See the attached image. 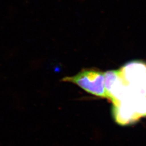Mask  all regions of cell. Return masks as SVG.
<instances>
[{"label": "cell", "instance_id": "cell-1", "mask_svg": "<svg viewBox=\"0 0 146 146\" xmlns=\"http://www.w3.org/2000/svg\"><path fill=\"white\" fill-rule=\"evenodd\" d=\"M107 99L113 104L115 121L127 125L146 117V63L133 61L104 73Z\"/></svg>", "mask_w": 146, "mask_h": 146}, {"label": "cell", "instance_id": "cell-2", "mask_svg": "<svg viewBox=\"0 0 146 146\" xmlns=\"http://www.w3.org/2000/svg\"><path fill=\"white\" fill-rule=\"evenodd\" d=\"M62 80L75 84L89 94L108 99L104 86V73L99 69H84L77 74L64 78Z\"/></svg>", "mask_w": 146, "mask_h": 146}]
</instances>
